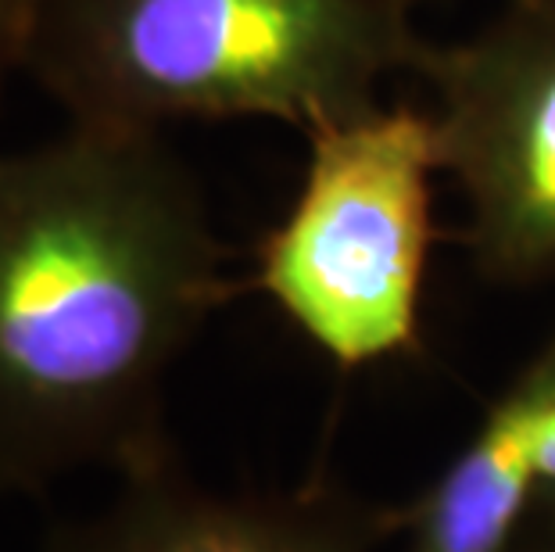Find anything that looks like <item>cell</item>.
Segmentation results:
<instances>
[{
    "mask_svg": "<svg viewBox=\"0 0 555 552\" xmlns=\"http://www.w3.org/2000/svg\"><path fill=\"white\" fill-rule=\"evenodd\" d=\"M222 266L162 133L68 123L0 151V491L172 449L165 381L230 295Z\"/></svg>",
    "mask_w": 555,
    "mask_h": 552,
    "instance_id": "6da1fadb",
    "label": "cell"
},
{
    "mask_svg": "<svg viewBox=\"0 0 555 552\" xmlns=\"http://www.w3.org/2000/svg\"><path fill=\"white\" fill-rule=\"evenodd\" d=\"M409 0H29L18 68L68 123L273 119L309 129L380 101L427 40Z\"/></svg>",
    "mask_w": 555,
    "mask_h": 552,
    "instance_id": "7a4b0ae2",
    "label": "cell"
},
{
    "mask_svg": "<svg viewBox=\"0 0 555 552\" xmlns=\"http://www.w3.org/2000/svg\"><path fill=\"white\" fill-rule=\"evenodd\" d=\"M305 140L298 194L255 252V291L345 373L416 356L444 172L434 112L373 101Z\"/></svg>",
    "mask_w": 555,
    "mask_h": 552,
    "instance_id": "3957f363",
    "label": "cell"
},
{
    "mask_svg": "<svg viewBox=\"0 0 555 552\" xmlns=\"http://www.w3.org/2000/svg\"><path fill=\"white\" fill-rule=\"evenodd\" d=\"M444 172L466 202V244L491 284L555 280V0H502L463 40L427 43Z\"/></svg>",
    "mask_w": 555,
    "mask_h": 552,
    "instance_id": "277c9868",
    "label": "cell"
},
{
    "mask_svg": "<svg viewBox=\"0 0 555 552\" xmlns=\"http://www.w3.org/2000/svg\"><path fill=\"white\" fill-rule=\"evenodd\" d=\"M398 510L315 477L291 491L208 488L169 449L119 474L101 510L57 524L43 552H373Z\"/></svg>",
    "mask_w": 555,
    "mask_h": 552,
    "instance_id": "5b68a950",
    "label": "cell"
},
{
    "mask_svg": "<svg viewBox=\"0 0 555 552\" xmlns=\"http://www.w3.org/2000/svg\"><path fill=\"white\" fill-rule=\"evenodd\" d=\"M555 395V331L491 398L416 502L398 510L405 552H509L538 510L534 452Z\"/></svg>",
    "mask_w": 555,
    "mask_h": 552,
    "instance_id": "8992f818",
    "label": "cell"
},
{
    "mask_svg": "<svg viewBox=\"0 0 555 552\" xmlns=\"http://www.w3.org/2000/svg\"><path fill=\"white\" fill-rule=\"evenodd\" d=\"M534 480H538V510L555 513V395H552L545 420H541V431H538Z\"/></svg>",
    "mask_w": 555,
    "mask_h": 552,
    "instance_id": "52a82bcc",
    "label": "cell"
},
{
    "mask_svg": "<svg viewBox=\"0 0 555 552\" xmlns=\"http://www.w3.org/2000/svg\"><path fill=\"white\" fill-rule=\"evenodd\" d=\"M26 18H29V0H0V84H4L11 68H18Z\"/></svg>",
    "mask_w": 555,
    "mask_h": 552,
    "instance_id": "ba28073f",
    "label": "cell"
},
{
    "mask_svg": "<svg viewBox=\"0 0 555 552\" xmlns=\"http://www.w3.org/2000/svg\"><path fill=\"white\" fill-rule=\"evenodd\" d=\"M509 552H555V513L552 510H534L524 535L516 538Z\"/></svg>",
    "mask_w": 555,
    "mask_h": 552,
    "instance_id": "9c48e42d",
    "label": "cell"
},
{
    "mask_svg": "<svg viewBox=\"0 0 555 552\" xmlns=\"http://www.w3.org/2000/svg\"><path fill=\"white\" fill-rule=\"evenodd\" d=\"M409 4H416V0H409Z\"/></svg>",
    "mask_w": 555,
    "mask_h": 552,
    "instance_id": "30bf717a",
    "label": "cell"
}]
</instances>
